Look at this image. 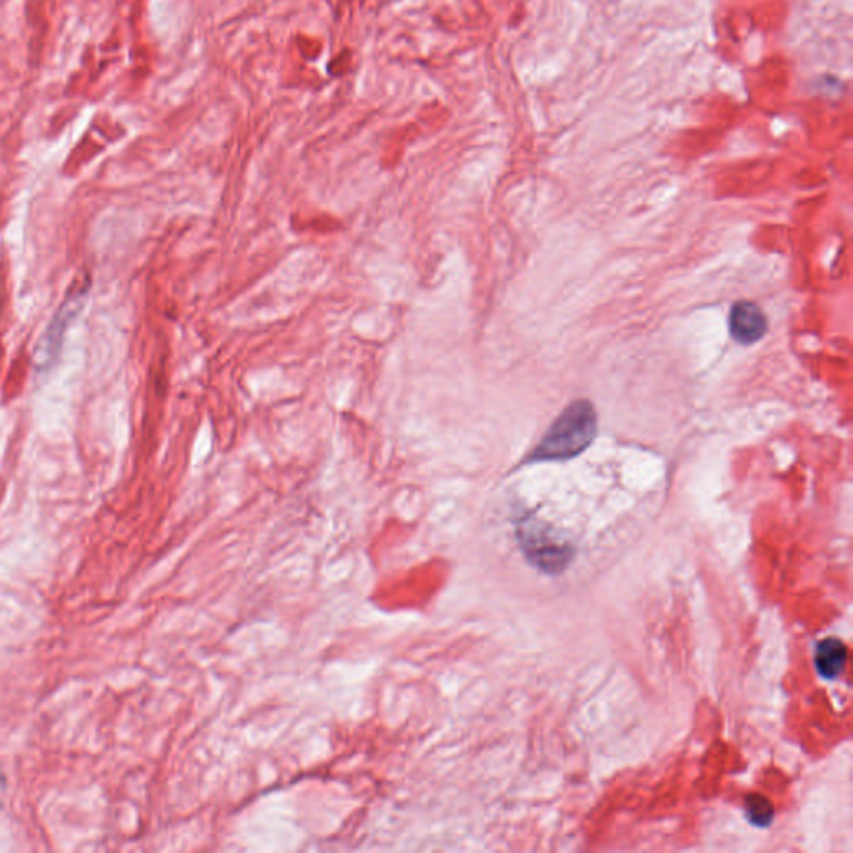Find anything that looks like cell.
Listing matches in <instances>:
<instances>
[{
    "instance_id": "1",
    "label": "cell",
    "mask_w": 853,
    "mask_h": 853,
    "mask_svg": "<svg viewBox=\"0 0 853 853\" xmlns=\"http://www.w3.org/2000/svg\"><path fill=\"white\" fill-rule=\"evenodd\" d=\"M597 410L589 400L570 404L550 425L527 462H557L579 457L597 435Z\"/></svg>"
},
{
    "instance_id": "2",
    "label": "cell",
    "mask_w": 853,
    "mask_h": 853,
    "mask_svg": "<svg viewBox=\"0 0 853 853\" xmlns=\"http://www.w3.org/2000/svg\"><path fill=\"white\" fill-rule=\"evenodd\" d=\"M87 294H89V284H80L70 290L69 297L64 300V304L60 305L54 319L50 322L44 335L40 337L39 345L35 350L37 369L45 370L54 365L55 359L59 357L65 330L69 327L70 322L75 319V315L79 314L80 309L84 307Z\"/></svg>"
},
{
    "instance_id": "3",
    "label": "cell",
    "mask_w": 853,
    "mask_h": 853,
    "mask_svg": "<svg viewBox=\"0 0 853 853\" xmlns=\"http://www.w3.org/2000/svg\"><path fill=\"white\" fill-rule=\"evenodd\" d=\"M729 330L737 344L754 345L764 339L769 330V320L759 305L750 300H739L730 309Z\"/></svg>"
},
{
    "instance_id": "4",
    "label": "cell",
    "mask_w": 853,
    "mask_h": 853,
    "mask_svg": "<svg viewBox=\"0 0 853 853\" xmlns=\"http://www.w3.org/2000/svg\"><path fill=\"white\" fill-rule=\"evenodd\" d=\"M519 537L530 559L544 565V569H562V564L569 562V550H559L560 545L534 524L520 529Z\"/></svg>"
},
{
    "instance_id": "5",
    "label": "cell",
    "mask_w": 853,
    "mask_h": 853,
    "mask_svg": "<svg viewBox=\"0 0 853 853\" xmlns=\"http://www.w3.org/2000/svg\"><path fill=\"white\" fill-rule=\"evenodd\" d=\"M847 645L839 639H825L815 649V667L825 680L839 679L847 664Z\"/></svg>"
},
{
    "instance_id": "6",
    "label": "cell",
    "mask_w": 853,
    "mask_h": 853,
    "mask_svg": "<svg viewBox=\"0 0 853 853\" xmlns=\"http://www.w3.org/2000/svg\"><path fill=\"white\" fill-rule=\"evenodd\" d=\"M745 812L750 824L755 827H769L774 820L775 810L774 805L770 804V800L764 795L752 794L745 799Z\"/></svg>"
}]
</instances>
